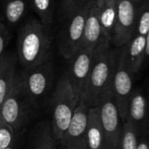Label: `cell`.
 <instances>
[{"label":"cell","mask_w":149,"mask_h":149,"mask_svg":"<svg viewBox=\"0 0 149 149\" xmlns=\"http://www.w3.org/2000/svg\"><path fill=\"white\" fill-rule=\"evenodd\" d=\"M122 47L132 74L138 73L149 55V33L146 36L134 34L130 40Z\"/></svg>","instance_id":"cell-12"},{"label":"cell","mask_w":149,"mask_h":149,"mask_svg":"<svg viewBox=\"0 0 149 149\" xmlns=\"http://www.w3.org/2000/svg\"><path fill=\"white\" fill-rule=\"evenodd\" d=\"M56 149H63L62 148H56Z\"/></svg>","instance_id":"cell-29"},{"label":"cell","mask_w":149,"mask_h":149,"mask_svg":"<svg viewBox=\"0 0 149 149\" xmlns=\"http://www.w3.org/2000/svg\"><path fill=\"white\" fill-rule=\"evenodd\" d=\"M147 116V100L144 94L136 90L132 93L127 107V121L131 122L139 131V127L145 122Z\"/></svg>","instance_id":"cell-17"},{"label":"cell","mask_w":149,"mask_h":149,"mask_svg":"<svg viewBox=\"0 0 149 149\" xmlns=\"http://www.w3.org/2000/svg\"><path fill=\"white\" fill-rule=\"evenodd\" d=\"M137 128L129 121H126L122 126V133L120 149H136L138 143Z\"/></svg>","instance_id":"cell-20"},{"label":"cell","mask_w":149,"mask_h":149,"mask_svg":"<svg viewBox=\"0 0 149 149\" xmlns=\"http://www.w3.org/2000/svg\"><path fill=\"white\" fill-rule=\"evenodd\" d=\"M5 149H13V148H12V147L10 146V147H9V148H5Z\"/></svg>","instance_id":"cell-28"},{"label":"cell","mask_w":149,"mask_h":149,"mask_svg":"<svg viewBox=\"0 0 149 149\" xmlns=\"http://www.w3.org/2000/svg\"><path fill=\"white\" fill-rule=\"evenodd\" d=\"M131 1L134 3V4L135 5L136 9L138 10V9L141 6V4L144 3V1H145V0H131Z\"/></svg>","instance_id":"cell-27"},{"label":"cell","mask_w":149,"mask_h":149,"mask_svg":"<svg viewBox=\"0 0 149 149\" xmlns=\"http://www.w3.org/2000/svg\"><path fill=\"white\" fill-rule=\"evenodd\" d=\"M17 58L11 53H3L0 58V105L9 93L14 83Z\"/></svg>","instance_id":"cell-16"},{"label":"cell","mask_w":149,"mask_h":149,"mask_svg":"<svg viewBox=\"0 0 149 149\" xmlns=\"http://www.w3.org/2000/svg\"><path fill=\"white\" fill-rule=\"evenodd\" d=\"M149 33V1L145 0L137 10L134 34L146 36Z\"/></svg>","instance_id":"cell-21"},{"label":"cell","mask_w":149,"mask_h":149,"mask_svg":"<svg viewBox=\"0 0 149 149\" xmlns=\"http://www.w3.org/2000/svg\"><path fill=\"white\" fill-rule=\"evenodd\" d=\"M27 95L21 75H16L10 91L0 105V119L12 127L19 128L26 114L24 96Z\"/></svg>","instance_id":"cell-7"},{"label":"cell","mask_w":149,"mask_h":149,"mask_svg":"<svg viewBox=\"0 0 149 149\" xmlns=\"http://www.w3.org/2000/svg\"><path fill=\"white\" fill-rule=\"evenodd\" d=\"M94 49L92 47H82L72 57L68 70L65 72L74 91L76 97L79 100L83 94L86 80L91 70Z\"/></svg>","instance_id":"cell-9"},{"label":"cell","mask_w":149,"mask_h":149,"mask_svg":"<svg viewBox=\"0 0 149 149\" xmlns=\"http://www.w3.org/2000/svg\"><path fill=\"white\" fill-rule=\"evenodd\" d=\"M7 43H8V31L5 26L3 25V24L0 22V58L4 53V49Z\"/></svg>","instance_id":"cell-25"},{"label":"cell","mask_w":149,"mask_h":149,"mask_svg":"<svg viewBox=\"0 0 149 149\" xmlns=\"http://www.w3.org/2000/svg\"><path fill=\"white\" fill-rule=\"evenodd\" d=\"M54 141L55 139L52 136L51 128L45 127L38 139L37 149H56Z\"/></svg>","instance_id":"cell-24"},{"label":"cell","mask_w":149,"mask_h":149,"mask_svg":"<svg viewBox=\"0 0 149 149\" xmlns=\"http://www.w3.org/2000/svg\"><path fill=\"white\" fill-rule=\"evenodd\" d=\"M93 0H61L64 15L66 17L75 10L89 4Z\"/></svg>","instance_id":"cell-23"},{"label":"cell","mask_w":149,"mask_h":149,"mask_svg":"<svg viewBox=\"0 0 149 149\" xmlns=\"http://www.w3.org/2000/svg\"><path fill=\"white\" fill-rule=\"evenodd\" d=\"M117 13L112 43L117 48L125 45L134 32L137 9L131 0H116Z\"/></svg>","instance_id":"cell-10"},{"label":"cell","mask_w":149,"mask_h":149,"mask_svg":"<svg viewBox=\"0 0 149 149\" xmlns=\"http://www.w3.org/2000/svg\"><path fill=\"white\" fill-rule=\"evenodd\" d=\"M102 149H105V148H102Z\"/></svg>","instance_id":"cell-30"},{"label":"cell","mask_w":149,"mask_h":149,"mask_svg":"<svg viewBox=\"0 0 149 149\" xmlns=\"http://www.w3.org/2000/svg\"><path fill=\"white\" fill-rule=\"evenodd\" d=\"M50 48L51 38L41 22L33 19L20 29L17 58L24 70L34 68L49 59Z\"/></svg>","instance_id":"cell-2"},{"label":"cell","mask_w":149,"mask_h":149,"mask_svg":"<svg viewBox=\"0 0 149 149\" xmlns=\"http://www.w3.org/2000/svg\"><path fill=\"white\" fill-rule=\"evenodd\" d=\"M97 107L100 110L104 134V148L120 149L123 123L119 114L112 88L101 95Z\"/></svg>","instance_id":"cell-4"},{"label":"cell","mask_w":149,"mask_h":149,"mask_svg":"<svg viewBox=\"0 0 149 149\" xmlns=\"http://www.w3.org/2000/svg\"><path fill=\"white\" fill-rule=\"evenodd\" d=\"M104 42H107V41L104 38L102 29L99 22V19L96 14V10L93 2L90 6L86 19L84 32H83V38H82L80 48L92 47L95 49L96 47H98L100 44Z\"/></svg>","instance_id":"cell-14"},{"label":"cell","mask_w":149,"mask_h":149,"mask_svg":"<svg viewBox=\"0 0 149 149\" xmlns=\"http://www.w3.org/2000/svg\"><path fill=\"white\" fill-rule=\"evenodd\" d=\"M79 100L66 74L64 73L57 84L52 100V133L55 141H59L66 131Z\"/></svg>","instance_id":"cell-3"},{"label":"cell","mask_w":149,"mask_h":149,"mask_svg":"<svg viewBox=\"0 0 149 149\" xmlns=\"http://www.w3.org/2000/svg\"><path fill=\"white\" fill-rule=\"evenodd\" d=\"M87 149L104 148V134L100 121V110L96 107H89L86 122Z\"/></svg>","instance_id":"cell-15"},{"label":"cell","mask_w":149,"mask_h":149,"mask_svg":"<svg viewBox=\"0 0 149 149\" xmlns=\"http://www.w3.org/2000/svg\"><path fill=\"white\" fill-rule=\"evenodd\" d=\"M112 91L122 123L127 121V107L133 93V74L127 65L123 47L118 48Z\"/></svg>","instance_id":"cell-6"},{"label":"cell","mask_w":149,"mask_h":149,"mask_svg":"<svg viewBox=\"0 0 149 149\" xmlns=\"http://www.w3.org/2000/svg\"><path fill=\"white\" fill-rule=\"evenodd\" d=\"M21 76L28 98L37 103L49 90L52 77V63L47 59L34 68L25 70Z\"/></svg>","instance_id":"cell-11"},{"label":"cell","mask_w":149,"mask_h":149,"mask_svg":"<svg viewBox=\"0 0 149 149\" xmlns=\"http://www.w3.org/2000/svg\"><path fill=\"white\" fill-rule=\"evenodd\" d=\"M31 5L44 25H48L52 23L54 0H31Z\"/></svg>","instance_id":"cell-19"},{"label":"cell","mask_w":149,"mask_h":149,"mask_svg":"<svg viewBox=\"0 0 149 149\" xmlns=\"http://www.w3.org/2000/svg\"><path fill=\"white\" fill-rule=\"evenodd\" d=\"M118 49L104 42L94 49L91 70L80 99L89 107H96L101 95L112 88L116 68Z\"/></svg>","instance_id":"cell-1"},{"label":"cell","mask_w":149,"mask_h":149,"mask_svg":"<svg viewBox=\"0 0 149 149\" xmlns=\"http://www.w3.org/2000/svg\"><path fill=\"white\" fill-rule=\"evenodd\" d=\"M27 7V0H7L5 4V17L7 21L15 24L23 17Z\"/></svg>","instance_id":"cell-18"},{"label":"cell","mask_w":149,"mask_h":149,"mask_svg":"<svg viewBox=\"0 0 149 149\" xmlns=\"http://www.w3.org/2000/svg\"><path fill=\"white\" fill-rule=\"evenodd\" d=\"M136 149H149L147 141H144V140H141V141H138Z\"/></svg>","instance_id":"cell-26"},{"label":"cell","mask_w":149,"mask_h":149,"mask_svg":"<svg viewBox=\"0 0 149 149\" xmlns=\"http://www.w3.org/2000/svg\"><path fill=\"white\" fill-rule=\"evenodd\" d=\"M93 4L105 39L112 43L117 13L116 0H94Z\"/></svg>","instance_id":"cell-13"},{"label":"cell","mask_w":149,"mask_h":149,"mask_svg":"<svg viewBox=\"0 0 149 149\" xmlns=\"http://www.w3.org/2000/svg\"><path fill=\"white\" fill-rule=\"evenodd\" d=\"M93 2L66 16L58 41L59 53L65 59H71L80 48L86 19Z\"/></svg>","instance_id":"cell-5"},{"label":"cell","mask_w":149,"mask_h":149,"mask_svg":"<svg viewBox=\"0 0 149 149\" xmlns=\"http://www.w3.org/2000/svg\"><path fill=\"white\" fill-rule=\"evenodd\" d=\"M14 137V129L0 119V149L11 146Z\"/></svg>","instance_id":"cell-22"},{"label":"cell","mask_w":149,"mask_h":149,"mask_svg":"<svg viewBox=\"0 0 149 149\" xmlns=\"http://www.w3.org/2000/svg\"><path fill=\"white\" fill-rule=\"evenodd\" d=\"M89 106L79 99L71 122L59 140L63 149H87L86 122Z\"/></svg>","instance_id":"cell-8"}]
</instances>
